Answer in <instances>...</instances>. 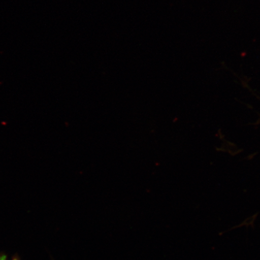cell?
Segmentation results:
<instances>
[{
	"label": "cell",
	"instance_id": "obj_1",
	"mask_svg": "<svg viewBox=\"0 0 260 260\" xmlns=\"http://www.w3.org/2000/svg\"><path fill=\"white\" fill-rule=\"evenodd\" d=\"M0 260H8V255L5 253H0ZM11 260H21V258L17 254H16L12 256Z\"/></svg>",
	"mask_w": 260,
	"mask_h": 260
}]
</instances>
